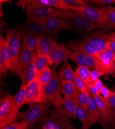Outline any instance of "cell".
I'll return each mask as SVG.
<instances>
[{
	"instance_id": "obj_1",
	"label": "cell",
	"mask_w": 115,
	"mask_h": 129,
	"mask_svg": "<svg viewBox=\"0 0 115 129\" xmlns=\"http://www.w3.org/2000/svg\"><path fill=\"white\" fill-rule=\"evenodd\" d=\"M106 28H102L86 36L84 38L70 42L68 47L72 51L94 55L106 49L108 33Z\"/></svg>"
},
{
	"instance_id": "obj_2",
	"label": "cell",
	"mask_w": 115,
	"mask_h": 129,
	"mask_svg": "<svg viewBox=\"0 0 115 129\" xmlns=\"http://www.w3.org/2000/svg\"><path fill=\"white\" fill-rule=\"evenodd\" d=\"M6 40L7 42L9 51L11 56L12 73L20 76L22 69L19 63V58L21 46V35L16 29L13 28L5 30Z\"/></svg>"
},
{
	"instance_id": "obj_3",
	"label": "cell",
	"mask_w": 115,
	"mask_h": 129,
	"mask_svg": "<svg viewBox=\"0 0 115 129\" xmlns=\"http://www.w3.org/2000/svg\"><path fill=\"white\" fill-rule=\"evenodd\" d=\"M68 9L80 14L98 28H105L106 17L104 12L100 7L87 5L70 6Z\"/></svg>"
},
{
	"instance_id": "obj_4",
	"label": "cell",
	"mask_w": 115,
	"mask_h": 129,
	"mask_svg": "<svg viewBox=\"0 0 115 129\" xmlns=\"http://www.w3.org/2000/svg\"><path fill=\"white\" fill-rule=\"evenodd\" d=\"M41 121L42 129H76L70 118L57 110L50 111V116H45Z\"/></svg>"
},
{
	"instance_id": "obj_5",
	"label": "cell",
	"mask_w": 115,
	"mask_h": 129,
	"mask_svg": "<svg viewBox=\"0 0 115 129\" xmlns=\"http://www.w3.org/2000/svg\"><path fill=\"white\" fill-rule=\"evenodd\" d=\"M62 19L68 21L73 30L89 33L97 27L80 14L69 9L64 10Z\"/></svg>"
},
{
	"instance_id": "obj_6",
	"label": "cell",
	"mask_w": 115,
	"mask_h": 129,
	"mask_svg": "<svg viewBox=\"0 0 115 129\" xmlns=\"http://www.w3.org/2000/svg\"><path fill=\"white\" fill-rule=\"evenodd\" d=\"M51 105L50 102H36L29 105L27 110L22 114V121L26 122L30 129L37 121L46 116Z\"/></svg>"
},
{
	"instance_id": "obj_7",
	"label": "cell",
	"mask_w": 115,
	"mask_h": 129,
	"mask_svg": "<svg viewBox=\"0 0 115 129\" xmlns=\"http://www.w3.org/2000/svg\"><path fill=\"white\" fill-rule=\"evenodd\" d=\"M44 93V85L38 77L26 85L24 105H30L36 102H47Z\"/></svg>"
},
{
	"instance_id": "obj_8",
	"label": "cell",
	"mask_w": 115,
	"mask_h": 129,
	"mask_svg": "<svg viewBox=\"0 0 115 129\" xmlns=\"http://www.w3.org/2000/svg\"><path fill=\"white\" fill-rule=\"evenodd\" d=\"M27 22H38L49 18L56 17L62 19L64 10L49 7H27Z\"/></svg>"
},
{
	"instance_id": "obj_9",
	"label": "cell",
	"mask_w": 115,
	"mask_h": 129,
	"mask_svg": "<svg viewBox=\"0 0 115 129\" xmlns=\"http://www.w3.org/2000/svg\"><path fill=\"white\" fill-rule=\"evenodd\" d=\"M46 99L52 105L62 98L60 93V84L56 68L52 70V78L48 84L44 86Z\"/></svg>"
},
{
	"instance_id": "obj_10",
	"label": "cell",
	"mask_w": 115,
	"mask_h": 129,
	"mask_svg": "<svg viewBox=\"0 0 115 129\" xmlns=\"http://www.w3.org/2000/svg\"><path fill=\"white\" fill-rule=\"evenodd\" d=\"M38 22L43 25L48 35L53 36L60 31L72 29L68 21L56 17L49 18Z\"/></svg>"
},
{
	"instance_id": "obj_11",
	"label": "cell",
	"mask_w": 115,
	"mask_h": 129,
	"mask_svg": "<svg viewBox=\"0 0 115 129\" xmlns=\"http://www.w3.org/2000/svg\"><path fill=\"white\" fill-rule=\"evenodd\" d=\"M92 96L98 106L101 115L97 122L104 127H105L107 124L113 121V111L107 100L101 95Z\"/></svg>"
},
{
	"instance_id": "obj_12",
	"label": "cell",
	"mask_w": 115,
	"mask_h": 129,
	"mask_svg": "<svg viewBox=\"0 0 115 129\" xmlns=\"http://www.w3.org/2000/svg\"><path fill=\"white\" fill-rule=\"evenodd\" d=\"M17 4L26 8L27 7H49L59 9H68L70 6L63 0H20Z\"/></svg>"
},
{
	"instance_id": "obj_13",
	"label": "cell",
	"mask_w": 115,
	"mask_h": 129,
	"mask_svg": "<svg viewBox=\"0 0 115 129\" xmlns=\"http://www.w3.org/2000/svg\"><path fill=\"white\" fill-rule=\"evenodd\" d=\"M13 96L10 93H6L0 100V128L8 124L9 115L11 112Z\"/></svg>"
},
{
	"instance_id": "obj_14",
	"label": "cell",
	"mask_w": 115,
	"mask_h": 129,
	"mask_svg": "<svg viewBox=\"0 0 115 129\" xmlns=\"http://www.w3.org/2000/svg\"><path fill=\"white\" fill-rule=\"evenodd\" d=\"M69 58L73 61L78 66H84L90 69H95L97 59L93 55L71 50Z\"/></svg>"
},
{
	"instance_id": "obj_15",
	"label": "cell",
	"mask_w": 115,
	"mask_h": 129,
	"mask_svg": "<svg viewBox=\"0 0 115 129\" xmlns=\"http://www.w3.org/2000/svg\"><path fill=\"white\" fill-rule=\"evenodd\" d=\"M52 105L59 112L66 115L70 118L74 119L77 118L75 111L79 104L76 100L64 97Z\"/></svg>"
},
{
	"instance_id": "obj_16",
	"label": "cell",
	"mask_w": 115,
	"mask_h": 129,
	"mask_svg": "<svg viewBox=\"0 0 115 129\" xmlns=\"http://www.w3.org/2000/svg\"><path fill=\"white\" fill-rule=\"evenodd\" d=\"M71 51L68 46L58 42L48 57L51 65L54 64L55 66H57L62 62L67 61L69 58Z\"/></svg>"
},
{
	"instance_id": "obj_17",
	"label": "cell",
	"mask_w": 115,
	"mask_h": 129,
	"mask_svg": "<svg viewBox=\"0 0 115 129\" xmlns=\"http://www.w3.org/2000/svg\"><path fill=\"white\" fill-rule=\"evenodd\" d=\"M16 29L21 35L29 34L36 36L48 35L43 25L35 22H25L18 25Z\"/></svg>"
},
{
	"instance_id": "obj_18",
	"label": "cell",
	"mask_w": 115,
	"mask_h": 129,
	"mask_svg": "<svg viewBox=\"0 0 115 129\" xmlns=\"http://www.w3.org/2000/svg\"><path fill=\"white\" fill-rule=\"evenodd\" d=\"M25 88L26 85L22 84L19 91L13 96V101L11 112L9 117L8 124L15 121L20 109L24 105Z\"/></svg>"
},
{
	"instance_id": "obj_19",
	"label": "cell",
	"mask_w": 115,
	"mask_h": 129,
	"mask_svg": "<svg viewBox=\"0 0 115 129\" xmlns=\"http://www.w3.org/2000/svg\"><path fill=\"white\" fill-rule=\"evenodd\" d=\"M58 43L52 35L38 36V45L35 50L48 57Z\"/></svg>"
},
{
	"instance_id": "obj_20",
	"label": "cell",
	"mask_w": 115,
	"mask_h": 129,
	"mask_svg": "<svg viewBox=\"0 0 115 129\" xmlns=\"http://www.w3.org/2000/svg\"><path fill=\"white\" fill-rule=\"evenodd\" d=\"M37 55V52L35 50L34 52V55L26 67V68L23 70L19 76L22 84L27 85L29 82L32 81L34 78H35L37 74L36 73L35 68V60Z\"/></svg>"
},
{
	"instance_id": "obj_21",
	"label": "cell",
	"mask_w": 115,
	"mask_h": 129,
	"mask_svg": "<svg viewBox=\"0 0 115 129\" xmlns=\"http://www.w3.org/2000/svg\"><path fill=\"white\" fill-rule=\"evenodd\" d=\"M88 116L85 126L83 129H88L89 127L92 125L95 122H97L100 117V113L98 106L94 100L92 96L89 94V104L88 107Z\"/></svg>"
},
{
	"instance_id": "obj_22",
	"label": "cell",
	"mask_w": 115,
	"mask_h": 129,
	"mask_svg": "<svg viewBox=\"0 0 115 129\" xmlns=\"http://www.w3.org/2000/svg\"><path fill=\"white\" fill-rule=\"evenodd\" d=\"M60 84V93L65 98L77 100L78 90L72 82L61 81Z\"/></svg>"
},
{
	"instance_id": "obj_23",
	"label": "cell",
	"mask_w": 115,
	"mask_h": 129,
	"mask_svg": "<svg viewBox=\"0 0 115 129\" xmlns=\"http://www.w3.org/2000/svg\"><path fill=\"white\" fill-rule=\"evenodd\" d=\"M75 76V71L72 69L71 64L68 60L66 61L58 74V78L60 82L69 81L73 82Z\"/></svg>"
},
{
	"instance_id": "obj_24",
	"label": "cell",
	"mask_w": 115,
	"mask_h": 129,
	"mask_svg": "<svg viewBox=\"0 0 115 129\" xmlns=\"http://www.w3.org/2000/svg\"><path fill=\"white\" fill-rule=\"evenodd\" d=\"M0 55H1L8 70L11 69L12 63L7 42L2 35L0 36Z\"/></svg>"
},
{
	"instance_id": "obj_25",
	"label": "cell",
	"mask_w": 115,
	"mask_h": 129,
	"mask_svg": "<svg viewBox=\"0 0 115 129\" xmlns=\"http://www.w3.org/2000/svg\"><path fill=\"white\" fill-rule=\"evenodd\" d=\"M34 52L35 51L30 50L22 46H21L19 61L22 71L26 68L32 60L34 55Z\"/></svg>"
},
{
	"instance_id": "obj_26",
	"label": "cell",
	"mask_w": 115,
	"mask_h": 129,
	"mask_svg": "<svg viewBox=\"0 0 115 129\" xmlns=\"http://www.w3.org/2000/svg\"><path fill=\"white\" fill-rule=\"evenodd\" d=\"M106 17L105 28L108 30H115V7H100Z\"/></svg>"
},
{
	"instance_id": "obj_27",
	"label": "cell",
	"mask_w": 115,
	"mask_h": 129,
	"mask_svg": "<svg viewBox=\"0 0 115 129\" xmlns=\"http://www.w3.org/2000/svg\"><path fill=\"white\" fill-rule=\"evenodd\" d=\"M38 42V36L29 34L21 35V46L30 50H35Z\"/></svg>"
},
{
	"instance_id": "obj_28",
	"label": "cell",
	"mask_w": 115,
	"mask_h": 129,
	"mask_svg": "<svg viewBox=\"0 0 115 129\" xmlns=\"http://www.w3.org/2000/svg\"><path fill=\"white\" fill-rule=\"evenodd\" d=\"M37 55L35 60V68L36 73L38 74L44 68L51 66V64L47 56L40 52L37 51Z\"/></svg>"
},
{
	"instance_id": "obj_29",
	"label": "cell",
	"mask_w": 115,
	"mask_h": 129,
	"mask_svg": "<svg viewBox=\"0 0 115 129\" xmlns=\"http://www.w3.org/2000/svg\"><path fill=\"white\" fill-rule=\"evenodd\" d=\"M90 69L84 66H78L75 71L76 75L82 79L86 86L92 83L90 80Z\"/></svg>"
},
{
	"instance_id": "obj_30",
	"label": "cell",
	"mask_w": 115,
	"mask_h": 129,
	"mask_svg": "<svg viewBox=\"0 0 115 129\" xmlns=\"http://www.w3.org/2000/svg\"><path fill=\"white\" fill-rule=\"evenodd\" d=\"M89 100V94L88 91H80L78 90L77 101L79 106L88 110Z\"/></svg>"
},
{
	"instance_id": "obj_31",
	"label": "cell",
	"mask_w": 115,
	"mask_h": 129,
	"mask_svg": "<svg viewBox=\"0 0 115 129\" xmlns=\"http://www.w3.org/2000/svg\"><path fill=\"white\" fill-rule=\"evenodd\" d=\"M37 76L39 78L41 83L44 86L49 83L52 78V70L50 67H46L42 70L37 74Z\"/></svg>"
},
{
	"instance_id": "obj_32",
	"label": "cell",
	"mask_w": 115,
	"mask_h": 129,
	"mask_svg": "<svg viewBox=\"0 0 115 129\" xmlns=\"http://www.w3.org/2000/svg\"><path fill=\"white\" fill-rule=\"evenodd\" d=\"M75 115L76 118L81 120L82 123L83 127L82 129L84 128L86 125L87 116H88V111L87 110L83 108L81 106L78 105L75 111Z\"/></svg>"
},
{
	"instance_id": "obj_33",
	"label": "cell",
	"mask_w": 115,
	"mask_h": 129,
	"mask_svg": "<svg viewBox=\"0 0 115 129\" xmlns=\"http://www.w3.org/2000/svg\"><path fill=\"white\" fill-rule=\"evenodd\" d=\"M86 2L97 6L98 7H108L115 5V0H90Z\"/></svg>"
},
{
	"instance_id": "obj_34",
	"label": "cell",
	"mask_w": 115,
	"mask_h": 129,
	"mask_svg": "<svg viewBox=\"0 0 115 129\" xmlns=\"http://www.w3.org/2000/svg\"><path fill=\"white\" fill-rule=\"evenodd\" d=\"M0 129H29L27 124L23 121L14 122Z\"/></svg>"
},
{
	"instance_id": "obj_35",
	"label": "cell",
	"mask_w": 115,
	"mask_h": 129,
	"mask_svg": "<svg viewBox=\"0 0 115 129\" xmlns=\"http://www.w3.org/2000/svg\"><path fill=\"white\" fill-rule=\"evenodd\" d=\"M73 83L74 84L77 90L80 91H87L86 85L76 74Z\"/></svg>"
},
{
	"instance_id": "obj_36",
	"label": "cell",
	"mask_w": 115,
	"mask_h": 129,
	"mask_svg": "<svg viewBox=\"0 0 115 129\" xmlns=\"http://www.w3.org/2000/svg\"><path fill=\"white\" fill-rule=\"evenodd\" d=\"M63 1L70 6L87 5V2L84 0H63Z\"/></svg>"
},
{
	"instance_id": "obj_37",
	"label": "cell",
	"mask_w": 115,
	"mask_h": 129,
	"mask_svg": "<svg viewBox=\"0 0 115 129\" xmlns=\"http://www.w3.org/2000/svg\"><path fill=\"white\" fill-rule=\"evenodd\" d=\"M104 74H105V73L97 69H93L91 70L90 72V80L91 83H93L94 81L98 79Z\"/></svg>"
},
{
	"instance_id": "obj_38",
	"label": "cell",
	"mask_w": 115,
	"mask_h": 129,
	"mask_svg": "<svg viewBox=\"0 0 115 129\" xmlns=\"http://www.w3.org/2000/svg\"><path fill=\"white\" fill-rule=\"evenodd\" d=\"M8 70L2 55H0V76H1V78L6 76Z\"/></svg>"
},
{
	"instance_id": "obj_39",
	"label": "cell",
	"mask_w": 115,
	"mask_h": 129,
	"mask_svg": "<svg viewBox=\"0 0 115 129\" xmlns=\"http://www.w3.org/2000/svg\"><path fill=\"white\" fill-rule=\"evenodd\" d=\"M114 91H112L109 89L106 86H104L103 87L100 94H102V96L105 99H108L110 96L113 93Z\"/></svg>"
},
{
	"instance_id": "obj_40",
	"label": "cell",
	"mask_w": 115,
	"mask_h": 129,
	"mask_svg": "<svg viewBox=\"0 0 115 129\" xmlns=\"http://www.w3.org/2000/svg\"><path fill=\"white\" fill-rule=\"evenodd\" d=\"M87 91L89 94L92 95H101L100 93L97 90L96 88L95 87V85H93V83H90L87 85Z\"/></svg>"
},
{
	"instance_id": "obj_41",
	"label": "cell",
	"mask_w": 115,
	"mask_h": 129,
	"mask_svg": "<svg viewBox=\"0 0 115 129\" xmlns=\"http://www.w3.org/2000/svg\"><path fill=\"white\" fill-rule=\"evenodd\" d=\"M109 104L110 105L111 108L113 111V121L115 120V91L114 90L113 93L110 96V97L106 99Z\"/></svg>"
},
{
	"instance_id": "obj_42",
	"label": "cell",
	"mask_w": 115,
	"mask_h": 129,
	"mask_svg": "<svg viewBox=\"0 0 115 129\" xmlns=\"http://www.w3.org/2000/svg\"><path fill=\"white\" fill-rule=\"evenodd\" d=\"M93 85H95V87L96 88V89H97V90L100 93L103 87H104V85L102 83V82L101 81V80L99 79L96 80V81H94L93 82Z\"/></svg>"
},
{
	"instance_id": "obj_43",
	"label": "cell",
	"mask_w": 115,
	"mask_h": 129,
	"mask_svg": "<svg viewBox=\"0 0 115 129\" xmlns=\"http://www.w3.org/2000/svg\"><path fill=\"white\" fill-rule=\"evenodd\" d=\"M106 49H109L115 53V41L108 40L106 43Z\"/></svg>"
},
{
	"instance_id": "obj_44",
	"label": "cell",
	"mask_w": 115,
	"mask_h": 129,
	"mask_svg": "<svg viewBox=\"0 0 115 129\" xmlns=\"http://www.w3.org/2000/svg\"><path fill=\"white\" fill-rule=\"evenodd\" d=\"M107 39L108 41H115V31H112L111 33H108Z\"/></svg>"
},
{
	"instance_id": "obj_45",
	"label": "cell",
	"mask_w": 115,
	"mask_h": 129,
	"mask_svg": "<svg viewBox=\"0 0 115 129\" xmlns=\"http://www.w3.org/2000/svg\"><path fill=\"white\" fill-rule=\"evenodd\" d=\"M110 74H111L113 77H115V59L113 60L112 63L111 71Z\"/></svg>"
},
{
	"instance_id": "obj_46",
	"label": "cell",
	"mask_w": 115,
	"mask_h": 129,
	"mask_svg": "<svg viewBox=\"0 0 115 129\" xmlns=\"http://www.w3.org/2000/svg\"><path fill=\"white\" fill-rule=\"evenodd\" d=\"M113 124L115 125V120H114V121H113Z\"/></svg>"
},
{
	"instance_id": "obj_47",
	"label": "cell",
	"mask_w": 115,
	"mask_h": 129,
	"mask_svg": "<svg viewBox=\"0 0 115 129\" xmlns=\"http://www.w3.org/2000/svg\"><path fill=\"white\" fill-rule=\"evenodd\" d=\"M114 78H115V77H114Z\"/></svg>"
}]
</instances>
